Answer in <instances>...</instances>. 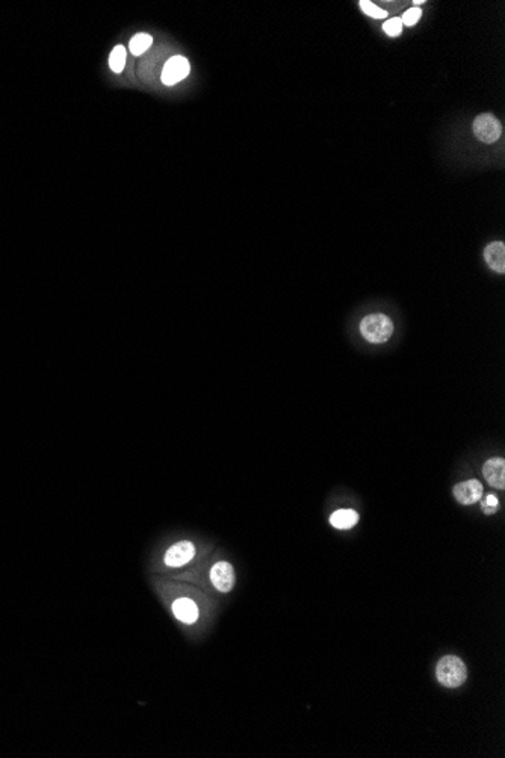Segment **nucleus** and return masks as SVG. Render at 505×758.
<instances>
[{
  "instance_id": "1",
  "label": "nucleus",
  "mask_w": 505,
  "mask_h": 758,
  "mask_svg": "<svg viewBox=\"0 0 505 758\" xmlns=\"http://www.w3.org/2000/svg\"><path fill=\"white\" fill-rule=\"evenodd\" d=\"M149 584L182 628L196 633L201 625L208 623L212 607L196 591H188L177 580L162 575H150Z\"/></svg>"
},
{
  "instance_id": "2",
  "label": "nucleus",
  "mask_w": 505,
  "mask_h": 758,
  "mask_svg": "<svg viewBox=\"0 0 505 758\" xmlns=\"http://www.w3.org/2000/svg\"><path fill=\"white\" fill-rule=\"evenodd\" d=\"M197 557L198 547L191 539L177 540V542L168 545L150 562L149 572L150 575L173 577L174 579L177 572L194 563Z\"/></svg>"
},
{
  "instance_id": "3",
  "label": "nucleus",
  "mask_w": 505,
  "mask_h": 758,
  "mask_svg": "<svg viewBox=\"0 0 505 758\" xmlns=\"http://www.w3.org/2000/svg\"><path fill=\"white\" fill-rule=\"evenodd\" d=\"M176 580L194 581L204 587H211L218 595H230L236 586V571L228 560L216 559L211 563L208 571L204 569L198 574H180L176 577Z\"/></svg>"
},
{
  "instance_id": "4",
  "label": "nucleus",
  "mask_w": 505,
  "mask_h": 758,
  "mask_svg": "<svg viewBox=\"0 0 505 758\" xmlns=\"http://www.w3.org/2000/svg\"><path fill=\"white\" fill-rule=\"evenodd\" d=\"M436 677L439 683L448 689L460 688L467 678V669L463 660L455 656H447L439 660L436 668Z\"/></svg>"
},
{
  "instance_id": "5",
  "label": "nucleus",
  "mask_w": 505,
  "mask_h": 758,
  "mask_svg": "<svg viewBox=\"0 0 505 758\" xmlns=\"http://www.w3.org/2000/svg\"><path fill=\"white\" fill-rule=\"evenodd\" d=\"M362 336L372 344H383L390 339L393 333V322L389 317L383 314L368 315L360 322Z\"/></svg>"
},
{
  "instance_id": "6",
  "label": "nucleus",
  "mask_w": 505,
  "mask_h": 758,
  "mask_svg": "<svg viewBox=\"0 0 505 758\" xmlns=\"http://www.w3.org/2000/svg\"><path fill=\"white\" fill-rule=\"evenodd\" d=\"M472 127L475 137L486 144L496 142L502 134V126L499 120L491 114H479L475 118Z\"/></svg>"
},
{
  "instance_id": "7",
  "label": "nucleus",
  "mask_w": 505,
  "mask_h": 758,
  "mask_svg": "<svg viewBox=\"0 0 505 758\" xmlns=\"http://www.w3.org/2000/svg\"><path fill=\"white\" fill-rule=\"evenodd\" d=\"M191 65L185 56H173L166 61L162 70V82L165 85H176L189 75Z\"/></svg>"
},
{
  "instance_id": "8",
  "label": "nucleus",
  "mask_w": 505,
  "mask_h": 758,
  "mask_svg": "<svg viewBox=\"0 0 505 758\" xmlns=\"http://www.w3.org/2000/svg\"><path fill=\"white\" fill-rule=\"evenodd\" d=\"M454 497L460 504L469 505L483 498V485L478 480H466L454 486Z\"/></svg>"
},
{
  "instance_id": "9",
  "label": "nucleus",
  "mask_w": 505,
  "mask_h": 758,
  "mask_svg": "<svg viewBox=\"0 0 505 758\" xmlns=\"http://www.w3.org/2000/svg\"><path fill=\"white\" fill-rule=\"evenodd\" d=\"M483 474L487 483L496 489L505 488V460L502 457H493L483 466Z\"/></svg>"
},
{
  "instance_id": "10",
  "label": "nucleus",
  "mask_w": 505,
  "mask_h": 758,
  "mask_svg": "<svg viewBox=\"0 0 505 758\" xmlns=\"http://www.w3.org/2000/svg\"><path fill=\"white\" fill-rule=\"evenodd\" d=\"M484 259L487 265L496 273H505V246L501 241L491 243L484 250Z\"/></svg>"
},
{
  "instance_id": "11",
  "label": "nucleus",
  "mask_w": 505,
  "mask_h": 758,
  "mask_svg": "<svg viewBox=\"0 0 505 758\" xmlns=\"http://www.w3.org/2000/svg\"><path fill=\"white\" fill-rule=\"evenodd\" d=\"M357 521H358L357 512L350 510V509L336 510L330 516V524L334 528H339V530H348V528H353L357 524Z\"/></svg>"
},
{
  "instance_id": "12",
  "label": "nucleus",
  "mask_w": 505,
  "mask_h": 758,
  "mask_svg": "<svg viewBox=\"0 0 505 758\" xmlns=\"http://www.w3.org/2000/svg\"><path fill=\"white\" fill-rule=\"evenodd\" d=\"M152 43H153V38L150 37V35L138 33L130 41V52L134 53L135 56H139L146 51H149V47L152 46Z\"/></svg>"
},
{
  "instance_id": "13",
  "label": "nucleus",
  "mask_w": 505,
  "mask_h": 758,
  "mask_svg": "<svg viewBox=\"0 0 505 758\" xmlns=\"http://www.w3.org/2000/svg\"><path fill=\"white\" fill-rule=\"evenodd\" d=\"M126 64V49L123 46H117L110 56V67L114 73H122Z\"/></svg>"
},
{
  "instance_id": "14",
  "label": "nucleus",
  "mask_w": 505,
  "mask_h": 758,
  "mask_svg": "<svg viewBox=\"0 0 505 758\" xmlns=\"http://www.w3.org/2000/svg\"><path fill=\"white\" fill-rule=\"evenodd\" d=\"M360 8H362V11H363L365 14H368L372 19H386L388 17V11L378 8L377 5H374L372 2H368V0H362V2H360Z\"/></svg>"
},
{
  "instance_id": "15",
  "label": "nucleus",
  "mask_w": 505,
  "mask_h": 758,
  "mask_svg": "<svg viewBox=\"0 0 505 758\" xmlns=\"http://www.w3.org/2000/svg\"><path fill=\"white\" fill-rule=\"evenodd\" d=\"M383 31L386 32L389 37H398V35H401V32H403V21H401V19L393 17V19L388 20L386 23H384Z\"/></svg>"
},
{
  "instance_id": "16",
  "label": "nucleus",
  "mask_w": 505,
  "mask_h": 758,
  "mask_svg": "<svg viewBox=\"0 0 505 758\" xmlns=\"http://www.w3.org/2000/svg\"><path fill=\"white\" fill-rule=\"evenodd\" d=\"M420 17H422V11L419 8H410L405 11V14L401 17V21L405 26H415Z\"/></svg>"
},
{
  "instance_id": "17",
  "label": "nucleus",
  "mask_w": 505,
  "mask_h": 758,
  "mask_svg": "<svg viewBox=\"0 0 505 758\" xmlns=\"http://www.w3.org/2000/svg\"><path fill=\"white\" fill-rule=\"evenodd\" d=\"M498 507H499V501H498V498L495 495H487L486 500L481 501V509H483V512L486 515L495 513L498 510Z\"/></svg>"
},
{
  "instance_id": "18",
  "label": "nucleus",
  "mask_w": 505,
  "mask_h": 758,
  "mask_svg": "<svg viewBox=\"0 0 505 758\" xmlns=\"http://www.w3.org/2000/svg\"><path fill=\"white\" fill-rule=\"evenodd\" d=\"M424 0H415V5H422Z\"/></svg>"
}]
</instances>
